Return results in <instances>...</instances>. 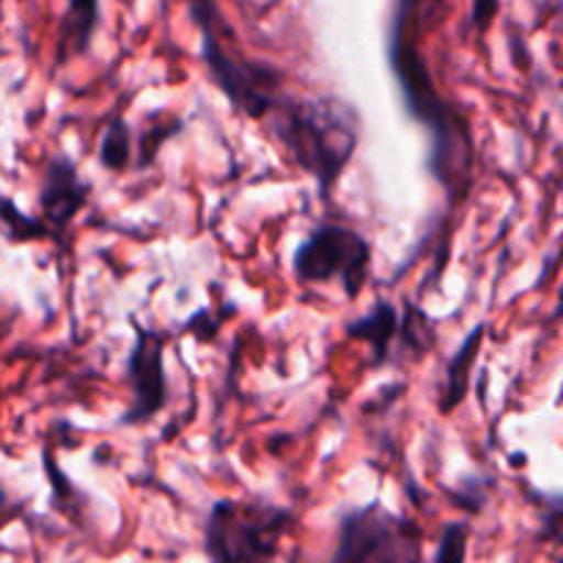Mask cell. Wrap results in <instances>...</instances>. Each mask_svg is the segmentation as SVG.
I'll use <instances>...</instances> for the list:
<instances>
[{
	"mask_svg": "<svg viewBox=\"0 0 563 563\" xmlns=\"http://www.w3.org/2000/svg\"><path fill=\"white\" fill-rule=\"evenodd\" d=\"M0 229H3L5 240L14 242V245H22V242L55 240V236L49 234L47 225L42 223V218L25 214L9 196H0Z\"/></svg>",
	"mask_w": 563,
	"mask_h": 563,
	"instance_id": "13",
	"label": "cell"
},
{
	"mask_svg": "<svg viewBox=\"0 0 563 563\" xmlns=\"http://www.w3.org/2000/svg\"><path fill=\"white\" fill-rule=\"evenodd\" d=\"M269 130L300 170L313 176L319 198H330L361 143V115L339 97H286L269 110Z\"/></svg>",
	"mask_w": 563,
	"mask_h": 563,
	"instance_id": "1",
	"label": "cell"
},
{
	"mask_svg": "<svg viewBox=\"0 0 563 563\" xmlns=\"http://www.w3.org/2000/svg\"><path fill=\"white\" fill-rule=\"evenodd\" d=\"M467 542H471V528L465 522H449L443 528V537H440L432 563H465Z\"/></svg>",
	"mask_w": 563,
	"mask_h": 563,
	"instance_id": "16",
	"label": "cell"
},
{
	"mask_svg": "<svg viewBox=\"0 0 563 563\" xmlns=\"http://www.w3.org/2000/svg\"><path fill=\"white\" fill-rule=\"evenodd\" d=\"M484 339H487V324H478L467 333V339L462 341L456 355L451 357L449 372H445V385H443V399H440V412L451 416L462 401L471 394V377L473 368H476L478 352H482Z\"/></svg>",
	"mask_w": 563,
	"mask_h": 563,
	"instance_id": "11",
	"label": "cell"
},
{
	"mask_svg": "<svg viewBox=\"0 0 563 563\" xmlns=\"http://www.w3.org/2000/svg\"><path fill=\"white\" fill-rule=\"evenodd\" d=\"M44 471H47L49 476V489H53V509H66V500L69 498H80V493L75 489V484L66 478V473L55 471V462H53V454H49L47 449H44Z\"/></svg>",
	"mask_w": 563,
	"mask_h": 563,
	"instance_id": "17",
	"label": "cell"
},
{
	"mask_svg": "<svg viewBox=\"0 0 563 563\" xmlns=\"http://www.w3.org/2000/svg\"><path fill=\"white\" fill-rule=\"evenodd\" d=\"M344 335L352 341H363L372 350V368L385 366L390 361V346L399 335V311L394 302L377 300L372 311L344 324Z\"/></svg>",
	"mask_w": 563,
	"mask_h": 563,
	"instance_id": "10",
	"label": "cell"
},
{
	"mask_svg": "<svg viewBox=\"0 0 563 563\" xmlns=\"http://www.w3.org/2000/svg\"><path fill=\"white\" fill-rule=\"evenodd\" d=\"M432 324L434 322L421 311V308L407 302L405 319H399V335H396V341H401V346H405L407 352L416 350V357L427 355L434 344Z\"/></svg>",
	"mask_w": 563,
	"mask_h": 563,
	"instance_id": "14",
	"label": "cell"
},
{
	"mask_svg": "<svg viewBox=\"0 0 563 563\" xmlns=\"http://www.w3.org/2000/svg\"><path fill=\"white\" fill-rule=\"evenodd\" d=\"M190 14L201 31V58L214 88L247 119H267L280 99V71L231 44V27L214 0H190Z\"/></svg>",
	"mask_w": 563,
	"mask_h": 563,
	"instance_id": "2",
	"label": "cell"
},
{
	"mask_svg": "<svg viewBox=\"0 0 563 563\" xmlns=\"http://www.w3.org/2000/svg\"><path fill=\"white\" fill-rule=\"evenodd\" d=\"M330 563H423V531L372 500L341 517Z\"/></svg>",
	"mask_w": 563,
	"mask_h": 563,
	"instance_id": "4",
	"label": "cell"
},
{
	"mask_svg": "<svg viewBox=\"0 0 563 563\" xmlns=\"http://www.w3.org/2000/svg\"><path fill=\"white\" fill-rule=\"evenodd\" d=\"M130 322L135 330V344L126 355L132 405L121 416V423L137 427L152 421L168 405V374H165V335L159 330L143 328L135 317Z\"/></svg>",
	"mask_w": 563,
	"mask_h": 563,
	"instance_id": "6",
	"label": "cell"
},
{
	"mask_svg": "<svg viewBox=\"0 0 563 563\" xmlns=\"http://www.w3.org/2000/svg\"><path fill=\"white\" fill-rule=\"evenodd\" d=\"M99 22H102L99 0H66V11L55 36V66H66L71 58L88 53Z\"/></svg>",
	"mask_w": 563,
	"mask_h": 563,
	"instance_id": "9",
	"label": "cell"
},
{
	"mask_svg": "<svg viewBox=\"0 0 563 563\" xmlns=\"http://www.w3.org/2000/svg\"><path fill=\"white\" fill-rule=\"evenodd\" d=\"M5 553V550H3V544H0V555H3Z\"/></svg>",
	"mask_w": 563,
	"mask_h": 563,
	"instance_id": "19",
	"label": "cell"
},
{
	"mask_svg": "<svg viewBox=\"0 0 563 563\" xmlns=\"http://www.w3.org/2000/svg\"><path fill=\"white\" fill-rule=\"evenodd\" d=\"M291 526L289 509L220 498L203 526V550L209 563H275Z\"/></svg>",
	"mask_w": 563,
	"mask_h": 563,
	"instance_id": "3",
	"label": "cell"
},
{
	"mask_svg": "<svg viewBox=\"0 0 563 563\" xmlns=\"http://www.w3.org/2000/svg\"><path fill=\"white\" fill-rule=\"evenodd\" d=\"M368 275H372V242L350 225H317L295 251V278L300 284L341 280L350 300L361 297Z\"/></svg>",
	"mask_w": 563,
	"mask_h": 563,
	"instance_id": "5",
	"label": "cell"
},
{
	"mask_svg": "<svg viewBox=\"0 0 563 563\" xmlns=\"http://www.w3.org/2000/svg\"><path fill=\"white\" fill-rule=\"evenodd\" d=\"M132 154H135V132L124 115H113L99 137V163L110 174H124L132 165Z\"/></svg>",
	"mask_w": 563,
	"mask_h": 563,
	"instance_id": "12",
	"label": "cell"
},
{
	"mask_svg": "<svg viewBox=\"0 0 563 563\" xmlns=\"http://www.w3.org/2000/svg\"><path fill=\"white\" fill-rule=\"evenodd\" d=\"M500 0H473V11H471V25L473 31L487 33L493 27L495 16H498Z\"/></svg>",
	"mask_w": 563,
	"mask_h": 563,
	"instance_id": "18",
	"label": "cell"
},
{
	"mask_svg": "<svg viewBox=\"0 0 563 563\" xmlns=\"http://www.w3.org/2000/svg\"><path fill=\"white\" fill-rule=\"evenodd\" d=\"M179 132H181V119H170L165 121V124L152 126V130L135 135V154H137L135 168H146V165H152L154 159H157L159 148H163L170 137L179 135Z\"/></svg>",
	"mask_w": 563,
	"mask_h": 563,
	"instance_id": "15",
	"label": "cell"
},
{
	"mask_svg": "<svg viewBox=\"0 0 563 563\" xmlns=\"http://www.w3.org/2000/svg\"><path fill=\"white\" fill-rule=\"evenodd\" d=\"M88 198H91V185L80 176L75 159L66 154L49 157L42 185H38V209H42L38 218L47 225L49 234L60 240L77 214L86 209Z\"/></svg>",
	"mask_w": 563,
	"mask_h": 563,
	"instance_id": "7",
	"label": "cell"
},
{
	"mask_svg": "<svg viewBox=\"0 0 563 563\" xmlns=\"http://www.w3.org/2000/svg\"><path fill=\"white\" fill-rule=\"evenodd\" d=\"M445 9V0H396L394 20H390L388 58L423 53L421 38L429 22L438 20Z\"/></svg>",
	"mask_w": 563,
	"mask_h": 563,
	"instance_id": "8",
	"label": "cell"
}]
</instances>
